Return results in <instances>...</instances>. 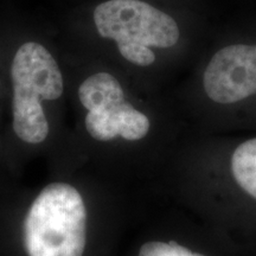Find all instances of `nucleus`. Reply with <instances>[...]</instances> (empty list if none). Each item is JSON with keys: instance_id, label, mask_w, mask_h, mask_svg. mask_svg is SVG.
Segmentation results:
<instances>
[{"instance_id": "f257e3e1", "label": "nucleus", "mask_w": 256, "mask_h": 256, "mask_svg": "<svg viewBox=\"0 0 256 256\" xmlns=\"http://www.w3.org/2000/svg\"><path fill=\"white\" fill-rule=\"evenodd\" d=\"M87 211L80 192L66 183L40 191L24 223L28 256H83Z\"/></svg>"}, {"instance_id": "39448f33", "label": "nucleus", "mask_w": 256, "mask_h": 256, "mask_svg": "<svg viewBox=\"0 0 256 256\" xmlns=\"http://www.w3.org/2000/svg\"><path fill=\"white\" fill-rule=\"evenodd\" d=\"M203 84L217 104H235L256 94V46L220 49L208 64Z\"/></svg>"}, {"instance_id": "f03ea898", "label": "nucleus", "mask_w": 256, "mask_h": 256, "mask_svg": "<svg viewBox=\"0 0 256 256\" xmlns=\"http://www.w3.org/2000/svg\"><path fill=\"white\" fill-rule=\"evenodd\" d=\"M11 80L16 136L28 144L43 142L49 134V124L42 101L57 100L64 90L58 64L46 46L28 42L14 57Z\"/></svg>"}, {"instance_id": "0eeeda50", "label": "nucleus", "mask_w": 256, "mask_h": 256, "mask_svg": "<svg viewBox=\"0 0 256 256\" xmlns=\"http://www.w3.org/2000/svg\"><path fill=\"white\" fill-rule=\"evenodd\" d=\"M138 256H204L191 252L177 242L151 241L142 246Z\"/></svg>"}, {"instance_id": "20e7f679", "label": "nucleus", "mask_w": 256, "mask_h": 256, "mask_svg": "<svg viewBox=\"0 0 256 256\" xmlns=\"http://www.w3.org/2000/svg\"><path fill=\"white\" fill-rule=\"evenodd\" d=\"M78 98L88 110L84 124L89 136L98 142L118 136L140 140L150 130L148 118L124 100L120 82L108 72L89 76L78 88Z\"/></svg>"}, {"instance_id": "7ed1b4c3", "label": "nucleus", "mask_w": 256, "mask_h": 256, "mask_svg": "<svg viewBox=\"0 0 256 256\" xmlns=\"http://www.w3.org/2000/svg\"><path fill=\"white\" fill-rule=\"evenodd\" d=\"M101 37L116 43L128 62L147 66L156 60L151 48H171L179 40V28L171 16L140 0H108L94 10Z\"/></svg>"}, {"instance_id": "423d86ee", "label": "nucleus", "mask_w": 256, "mask_h": 256, "mask_svg": "<svg viewBox=\"0 0 256 256\" xmlns=\"http://www.w3.org/2000/svg\"><path fill=\"white\" fill-rule=\"evenodd\" d=\"M232 172L238 186L256 200V138L235 150L232 156Z\"/></svg>"}]
</instances>
